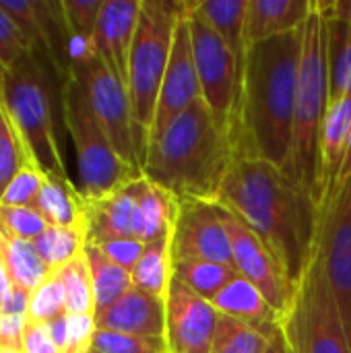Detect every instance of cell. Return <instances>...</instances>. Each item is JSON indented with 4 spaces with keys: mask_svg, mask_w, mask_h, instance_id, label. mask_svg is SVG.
<instances>
[{
    "mask_svg": "<svg viewBox=\"0 0 351 353\" xmlns=\"http://www.w3.org/2000/svg\"><path fill=\"white\" fill-rule=\"evenodd\" d=\"M217 205L234 213L265 244L296 290L319 248L317 199L281 168L240 157L223 180Z\"/></svg>",
    "mask_w": 351,
    "mask_h": 353,
    "instance_id": "1",
    "label": "cell"
},
{
    "mask_svg": "<svg viewBox=\"0 0 351 353\" xmlns=\"http://www.w3.org/2000/svg\"><path fill=\"white\" fill-rule=\"evenodd\" d=\"M304 52V27L248 46L238 122V159L250 157L285 168L292 139Z\"/></svg>",
    "mask_w": 351,
    "mask_h": 353,
    "instance_id": "2",
    "label": "cell"
},
{
    "mask_svg": "<svg viewBox=\"0 0 351 353\" xmlns=\"http://www.w3.org/2000/svg\"><path fill=\"white\" fill-rule=\"evenodd\" d=\"M236 161L234 139L199 99L149 139L143 174L180 203H217L223 180Z\"/></svg>",
    "mask_w": 351,
    "mask_h": 353,
    "instance_id": "3",
    "label": "cell"
},
{
    "mask_svg": "<svg viewBox=\"0 0 351 353\" xmlns=\"http://www.w3.org/2000/svg\"><path fill=\"white\" fill-rule=\"evenodd\" d=\"M329 108V62H327V21L319 2L304 25V52L294 116V139L283 172L304 186L321 205V126Z\"/></svg>",
    "mask_w": 351,
    "mask_h": 353,
    "instance_id": "4",
    "label": "cell"
},
{
    "mask_svg": "<svg viewBox=\"0 0 351 353\" xmlns=\"http://www.w3.org/2000/svg\"><path fill=\"white\" fill-rule=\"evenodd\" d=\"M52 64L37 50L23 56L4 74L2 105L21 143L27 163L37 165L46 176L68 178L54 124Z\"/></svg>",
    "mask_w": 351,
    "mask_h": 353,
    "instance_id": "5",
    "label": "cell"
},
{
    "mask_svg": "<svg viewBox=\"0 0 351 353\" xmlns=\"http://www.w3.org/2000/svg\"><path fill=\"white\" fill-rule=\"evenodd\" d=\"M188 8V0H141V17L130 52L126 81L139 137L141 161H145L159 89L172 54L174 31Z\"/></svg>",
    "mask_w": 351,
    "mask_h": 353,
    "instance_id": "6",
    "label": "cell"
},
{
    "mask_svg": "<svg viewBox=\"0 0 351 353\" xmlns=\"http://www.w3.org/2000/svg\"><path fill=\"white\" fill-rule=\"evenodd\" d=\"M60 103L66 130L77 151L79 192L83 199H99L143 176V170L128 165L112 147L74 72L60 83Z\"/></svg>",
    "mask_w": 351,
    "mask_h": 353,
    "instance_id": "7",
    "label": "cell"
},
{
    "mask_svg": "<svg viewBox=\"0 0 351 353\" xmlns=\"http://www.w3.org/2000/svg\"><path fill=\"white\" fill-rule=\"evenodd\" d=\"M281 331L292 353H351V339L321 248L294 290L281 316Z\"/></svg>",
    "mask_w": 351,
    "mask_h": 353,
    "instance_id": "8",
    "label": "cell"
},
{
    "mask_svg": "<svg viewBox=\"0 0 351 353\" xmlns=\"http://www.w3.org/2000/svg\"><path fill=\"white\" fill-rule=\"evenodd\" d=\"M188 29L203 101L236 145V122L244 66L232 54L221 35L197 10V2H192L188 10Z\"/></svg>",
    "mask_w": 351,
    "mask_h": 353,
    "instance_id": "9",
    "label": "cell"
},
{
    "mask_svg": "<svg viewBox=\"0 0 351 353\" xmlns=\"http://www.w3.org/2000/svg\"><path fill=\"white\" fill-rule=\"evenodd\" d=\"M72 72L83 83L91 110L116 153L128 165L143 170L139 137L126 85L99 60V56L83 66L72 68Z\"/></svg>",
    "mask_w": 351,
    "mask_h": 353,
    "instance_id": "10",
    "label": "cell"
},
{
    "mask_svg": "<svg viewBox=\"0 0 351 353\" xmlns=\"http://www.w3.org/2000/svg\"><path fill=\"white\" fill-rule=\"evenodd\" d=\"M319 248L351 339V178L321 211Z\"/></svg>",
    "mask_w": 351,
    "mask_h": 353,
    "instance_id": "11",
    "label": "cell"
},
{
    "mask_svg": "<svg viewBox=\"0 0 351 353\" xmlns=\"http://www.w3.org/2000/svg\"><path fill=\"white\" fill-rule=\"evenodd\" d=\"M172 261H207L234 269L232 240L217 203H180L172 232Z\"/></svg>",
    "mask_w": 351,
    "mask_h": 353,
    "instance_id": "12",
    "label": "cell"
},
{
    "mask_svg": "<svg viewBox=\"0 0 351 353\" xmlns=\"http://www.w3.org/2000/svg\"><path fill=\"white\" fill-rule=\"evenodd\" d=\"M221 209L223 223L228 228L230 240H232V254H234V269L240 277L250 281L271 304V308L279 314V319L285 314L294 288L288 281L283 269L275 261V256L265 248V244L228 209Z\"/></svg>",
    "mask_w": 351,
    "mask_h": 353,
    "instance_id": "13",
    "label": "cell"
},
{
    "mask_svg": "<svg viewBox=\"0 0 351 353\" xmlns=\"http://www.w3.org/2000/svg\"><path fill=\"white\" fill-rule=\"evenodd\" d=\"M219 316L209 300L174 279L166 298L168 353H211Z\"/></svg>",
    "mask_w": 351,
    "mask_h": 353,
    "instance_id": "14",
    "label": "cell"
},
{
    "mask_svg": "<svg viewBox=\"0 0 351 353\" xmlns=\"http://www.w3.org/2000/svg\"><path fill=\"white\" fill-rule=\"evenodd\" d=\"M190 6H192V2H190ZM199 99H203V95H201V83H199L194 58H192L188 12H186L178 21L176 31H174L172 54H170V62H168V68H166V74L161 81V89H159L151 137L161 132L178 114L186 112Z\"/></svg>",
    "mask_w": 351,
    "mask_h": 353,
    "instance_id": "15",
    "label": "cell"
},
{
    "mask_svg": "<svg viewBox=\"0 0 351 353\" xmlns=\"http://www.w3.org/2000/svg\"><path fill=\"white\" fill-rule=\"evenodd\" d=\"M134 182L99 199H83L87 242L101 244L120 238H134L143 242V217Z\"/></svg>",
    "mask_w": 351,
    "mask_h": 353,
    "instance_id": "16",
    "label": "cell"
},
{
    "mask_svg": "<svg viewBox=\"0 0 351 353\" xmlns=\"http://www.w3.org/2000/svg\"><path fill=\"white\" fill-rule=\"evenodd\" d=\"M139 17L141 0H103L95 29V48L99 60L124 85L128 81V62Z\"/></svg>",
    "mask_w": 351,
    "mask_h": 353,
    "instance_id": "17",
    "label": "cell"
},
{
    "mask_svg": "<svg viewBox=\"0 0 351 353\" xmlns=\"http://www.w3.org/2000/svg\"><path fill=\"white\" fill-rule=\"evenodd\" d=\"M99 331L166 339V300L130 288L116 304L95 314Z\"/></svg>",
    "mask_w": 351,
    "mask_h": 353,
    "instance_id": "18",
    "label": "cell"
},
{
    "mask_svg": "<svg viewBox=\"0 0 351 353\" xmlns=\"http://www.w3.org/2000/svg\"><path fill=\"white\" fill-rule=\"evenodd\" d=\"M312 0H248L246 41L248 46L267 41L306 25Z\"/></svg>",
    "mask_w": 351,
    "mask_h": 353,
    "instance_id": "19",
    "label": "cell"
},
{
    "mask_svg": "<svg viewBox=\"0 0 351 353\" xmlns=\"http://www.w3.org/2000/svg\"><path fill=\"white\" fill-rule=\"evenodd\" d=\"M211 304L217 308L219 314L240 321L267 337H271L279 327L281 319L265 300V296L244 277H234L213 300Z\"/></svg>",
    "mask_w": 351,
    "mask_h": 353,
    "instance_id": "20",
    "label": "cell"
},
{
    "mask_svg": "<svg viewBox=\"0 0 351 353\" xmlns=\"http://www.w3.org/2000/svg\"><path fill=\"white\" fill-rule=\"evenodd\" d=\"M351 134V97L329 103L323 126H321V194L323 207L335 190L337 176L345 157V147Z\"/></svg>",
    "mask_w": 351,
    "mask_h": 353,
    "instance_id": "21",
    "label": "cell"
},
{
    "mask_svg": "<svg viewBox=\"0 0 351 353\" xmlns=\"http://www.w3.org/2000/svg\"><path fill=\"white\" fill-rule=\"evenodd\" d=\"M134 190L143 217V242L170 238L180 213V201L145 174L134 182Z\"/></svg>",
    "mask_w": 351,
    "mask_h": 353,
    "instance_id": "22",
    "label": "cell"
},
{
    "mask_svg": "<svg viewBox=\"0 0 351 353\" xmlns=\"http://www.w3.org/2000/svg\"><path fill=\"white\" fill-rule=\"evenodd\" d=\"M327 21L329 103L351 97V25L329 12V2L317 0Z\"/></svg>",
    "mask_w": 351,
    "mask_h": 353,
    "instance_id": "23",
    "label": "cell"
},
{
    "mask_svg": "<svg viewBox=\"0 0 351 353\" xmlns=\"http://www.w3.org/2000/svg\"><path fill=\"white\" fill-rule=\"evenodd\" d=\"M35 209L56 228H81L85 223V201L70 178L46 176Z\"/></svg>",
    "mask_w": 351,
    "mask_h": 353,
    "instance_id": "24",
    "label": "cell"
},
{
    "mask_svg": "<svg viewBox=\"0 0 351 353\" xmlns=\"http://www.w3.org/2000/svg\"><path fill=\"white\" fill-rule=\"evenodd\" d=\"M246 6H248V0H205V2H197V10L221 35V39L228 43V48L240 60L242 66L246 64V52H248Z\"/></svg>",
    "mask_w": 351,
    "mask_h": 353,
    "instance_id": "25",
    "label": "cell"
},
{
    "mask_svg": "<svg viewBox=\"0 0 351 353\" xmlns=\"http://www.w3.org/2000/svg\"><path fill=\"white\" fill-rule=\"evenodd\" d=\"M85 259L91 271V281H93L95 314H99L112 304H116L134 285L132 273L116 265L110 256L101 252L99 246L89 244V242L85 246Z\"/></svg>",
    "mask_w": 351,
    "mask_h": 353,
    "instance_id": "26",
    "label": "cell"
},
{
    "mask_svg": "<svg viewBox=\"0 0 351 353\" xmlns=\"http://www.w3.org/2000/svg\"><path fill=\"white\" fill-rule=\"evenodd\" d=\"M0 244H2L4 256H6V265H8L14 290L31 294L52 273L50 267L39 256L35 242L14 238L0 228Z\"/></svg>",
    "mask_w": 351,
    "mask_h": 353,
    "instance_id": "27",
    "label": "cell"
},
{
    "mask_svg": "<svg viewBox=\"0 0 351 353\" xmlns=\"http://www.w3.org/2000/svg\"><path fill=\"white\" fill-rule=\"evenodd\" d=\"M174 281V265H172V236L149 242L132 269L134 288L166 300L170 285Z\"/></svg>",
    "mask_w": 351,
    "mask_h": 353,
    "instance_id": "28",
    "label": "cell"
},
{
    "mask_svg": "<svg viewBox=\"0 0 351 353\" xmlns=\"http://www.w3.org/2000/svg\"><path fill=\"white\" fill-rule=\"evenodd\" d=\"M174 279L186 285L190 292L205 300H213L234 277H238L236 269L207 263V261H172Z\"/></svg>",
    "mask_w": 351,
    "mask_h": 353,
    "instance_id": "29",
    "label": "cell"
},
{
    "mask_svg": "<svg viewBox=\"0 0 351 353\" xmlns=\"http://www.w3.org/2000/svg\"><path fill=\"white\" fill-rule=\"evenodd\" d=\"M35 248L50 271H58L72 259L85 252L87 246V228H56L48 225V230L37 236Z\"/></svg>",
    "mask_w": 351,
    "mask_h": 353,
    "instance_id": "30",
    "label": "cell"
},
{
    "mask_svg": "<svg viewBox=\"0 0 351 353\" xmlns=\"http://www.w3.org/2000/svg\"><path fill=\"white\" fill-rule=\"evenodd\" d=\"M56 273L62 281L66 296V316H95V294L85 252L60 267Z\"/></svg>",
    "mask_w": 351,
    "mask_h": 353,
    "instance_id": "31",
    "label": "cell"
},
{
    "mask_svg": "<svg viewBox=\"0 0 351 353\" xmlns=\"http://www.w3.org/2000/svg\"><path fill=\"white\" fill-rule=\"evenodd\" d=\"M269 339L265 333L221 314L211 353H265Z\"/></svg>",
    "mask_w": 351,
    "mask_h": 353,
    "instance_id": "32",
    "label": "cell"
},
{
    "mask_svg": "<svg viewBox=\"0 0 351 353\" xmlns=\"http://www.w3.org/2000/svg\"><path fill=\"white\" fill-rule=\"evenodd\" d=\"M66 316V296L62 281L56 271L48 275L43 283H39L27 300V323L33 325H50L58 319Z\"/></svg>",
    "mask_w": 351,
    "mask_h": 353,
    "instance_id": "33",
    "label": "cell"
},
{
    "mask_svg": "<svg viewBox=\"0 0 351 353\" xmlns=\"http://www.w3.org/2000/svg\"><path fill=\"white\" fill-rule=\"evenodd\" d=\"M95 353H168L166 339L159 337H141L126 335L116 331H99L95 333L93 347Z\"/></svg>",
    "mask_w": 351,
    "mask_h": 353,
    "instance_id": "34",
    "label": "cell"
},
{
    "mask_svg": "<svg viewBox=\"0 0 351 353\" xmlns=\"http://www.w3.org/2000/svg\"><path fill=\"white\" fill-rule=\"evenodd\" d=\"M46 182V174L33 165V163H23L17 176L10 180L6 190L0 196V205L6 207H35V201L41 192V186Z\"/></svg>",
    "mask_w": 351,
    "mask_h": 353,
    "instance_id": "35",
    "label": "cell"
},
{
    "mask_svg": "<svg viewBox=\"0 0 351 353\" xmlns=\"http://www.w3.org/2000/svg\"><path fill=\"white\" fill-rule=\"evenodd\" d=\"M68 37L95 39L103 0H60Z\"/></svg>",
    "mask_w": 351,
    "mask_h": 353,
    "instance_id": "36",
    "label": "cell"
},
{
    "mask_svg": "<svg viewBox=\"0 0 351 353\" xmlns=\"http://www.w3.org/2000/svg\"><path fill=\"white\" fill-rule=\"evenodd\" d=\"M23 163H25V155H23L21 143L0 101V196L10 184V180L17 176Z\"/></svg>",
    "mask_w": 351,
    "mask_h": 353,
    "instance_id": "37",
    "label": "cell"
},
{
    "mask_svg": "<svg viewBox=\"0 0 351 353\" xmlns=\"http://www.w3.org/2000/svg\"><path fill=\"white\" fill-rule=\"evenodd\" d=\"M46 217L35 207H6L0 205V228L21 240H35L48 230Z\"/></svg>",
    "mask_w": 351,
    "mask_h": 353,
    "instance_id": "38",
    "label": "cell"
},
{
    "mask_svg": "<svg viewBox=\"0 0 351 353\" xmlns=\"http://www.w3.org/2000/svg\"><path fill=\"white\" fill-rule=\"evenodd\" d=\"M29 52H33V46L12 17L0 6V68L4 72L10 70Z\"/></svg>",
    "mask_w": 351,
    "mask_h": 353,
    "instance_id": "39",
    "label": "cell"
},
{
    "mask_svg": "<svg viewBox=\"0 0 351 353\" xmlns=\"http://www.w3.org/2000/svg\"><path fill=\"white\" fill-rule=\"evenodd\" d=\"M97 333L95 316H66V343L64 353H89Z\"/></svg>",
    "mask_w": 351,
    "mask_h": 353,
    "instance_id": "40",
    "label": "cell"
},
{
    "mask_svg": "<svg viewBox=\"0 0 351 353\" xmlns=\"http://www.w3.org/2000/svg\"><path fill=\"white\" fill-rule=\"evenodd\" d=\"M95 246H99L101 252L106 256H110L116 265H120L122 269L132 273V269L137 267L139 259L143 256V250L147 244L141 240H134V238H120V240H108V242H101Z\"/></svg>",
    "mask_w": 351,
    "mask_h": 353,
    "instance_id": "41",
    "label": "cell"
},
{
    "mask_svg": "<svg viewBox=\"0 0 351 353\" xmlns=\"http://www.w3.org/2000/svg\"><path fill=\"white\" fill-rule=\"evenodd\" d=\"M23 353H64L60 345L54 341L50 325H25L23 337Z\"/></svg>",
    "mask_w": 351,
    "mask_h": 353,
    "instance_id": "42",
    "label": "cell"
},
{
    "mask_svg": "<svg viewBox=\"0 0 351 353\" xmlns=\"http://www.w3.org/2000/svg\"><path fill=\"white\" fill-rule=\"evenodd\" d=\"M12 292H14V283H12V277H10L8 265H6V256H4V250L0 244V310L8 302Z\"/></svg>",
    "mask_w": 351,
    "mask_h": 353,
    "instance_id": "43",
    "label": "cell"
},
{
    "mask_svg": "<svg viewBox=\"0 0 351 353\" xmlns=\"http://www.w3.org/2000/svg\"><path fill=\"white\" fill-rule=\"evenodd\" d=\"M265 353H292L290 352L288 341H285V335H283V331H281V327L271 335L269 345H267V352Z\"/></svg>",
    "mask_w": 351,
    "mask_h": 353,
    "instance_id": "44",
    "label": "cell"
},
{
    "mask_svg": "<svg viewBox=\"0 0 351 353\" xmlns=\"http://www.w3.org/2000/svg\"><path fill=\"white\" fill-rule=\"evenodd\" d=\"M329 12L343 19L348 25H351V0H335L329 2Z\"/></svg>",
    "mask_w": 351,
    "mask_h": 353,
    "instance_id": "45",
    "label": "cell"
},
{
    "mask_svg": "<svg viewBox=\"0 0 351 353\" xmlns=\"http://www.w3.org/2000/svg\"><path fill=\"white\" fill-rule=\"evenodd\" d=\"M350 178H351V134H350V141H348V147H345V157H343V163H341V170H339V176H337L335 190H337L339 186H343ZM335 190H333V192H335Z\"/></svg>",
    "mask_w": 351,
    "mask_h": 353,
    "instance_id": "46",
    "label": "cell"
},
{
    "mask_svg": "<svg viewBox=\"0 0 351 353\" xmlns=\"http://www.w3.org/2000/svg\"><path fill=\"white\" fill-rule=\"evenodd\" d=\"M4 74H6V72L0 68V99H2V87H4Z\"/></svg>",
    "mask_w": 351,
    "mask_h": 353,
    "instance_id": "47",
    "label": "cell"
},
{
    "mask_svg": "<svg viewBox=\"0 0 351 353\" xmlns=\"http://www.w3.org/2000/svg\"><path fill=\"white\" fill-rule=\"evenodd\" d=\"M0 353H23V352H0Z\"/></svg>",
    "mask_w": 351,
    "mask_h": 353,
    "instance_id": "48",
    "label": "cell"
},
{
    "mask_svg": "<svg viewBox=\"0 0 351 353\" xmlns=\"http://www.w3.org/2000/svg\"><path fill=\"white\" fill-rule=\"evenodd\" d=\"M89 353H95V352H89Z\"/></svg>",
    "mask_w": 351,
    "mask_h": 353,
    "instance_id": "49",
    "label": "cell"
}]
</instances>
